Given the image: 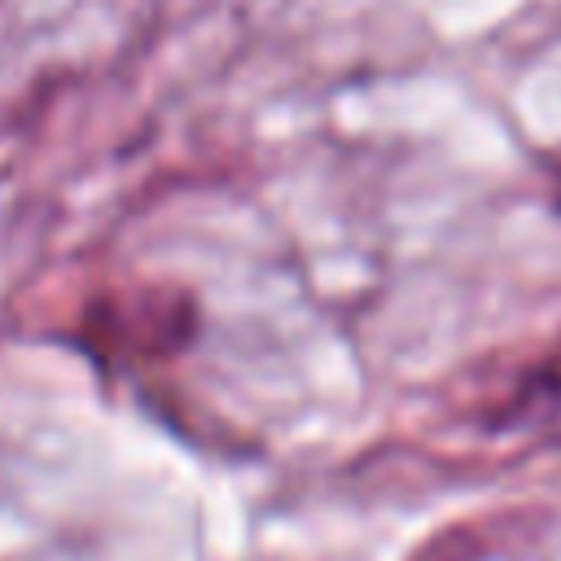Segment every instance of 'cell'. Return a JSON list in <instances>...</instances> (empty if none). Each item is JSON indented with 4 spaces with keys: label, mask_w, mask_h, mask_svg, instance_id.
Here are the masks:
<instances>
[{
    "label": "cell",
    "mask_w": 561,
    "mask_h": 561,
    "mask_svg": "<svg viewBox=\"0 0 561 561\" xmlns=\"http://www.w3.org/2000/svg\"><path fill=\"white\" fill-rule=\"evenodd\" d=\"M88 346L101 351H153L175 337V329H188V311H162L158 294H114L96 302L83 316Z\"/></svg>",
    "instance_id": "6da1fadb"
},
{
    "label": "cell",
    "mask_w": 561,
    "mask_h": 561,
    "mask_svg": "<svg viewBox=\"0 0 561 561\" xmlns=\"http://www.w3.org/2000/svg\"><path fill=\"white\" fill-rule=\"evenodd\" d=\"M557 215H561V188H557Z\"/></svg>",
    "instance_id": "7a4b0ae2"
}]
</instances>
